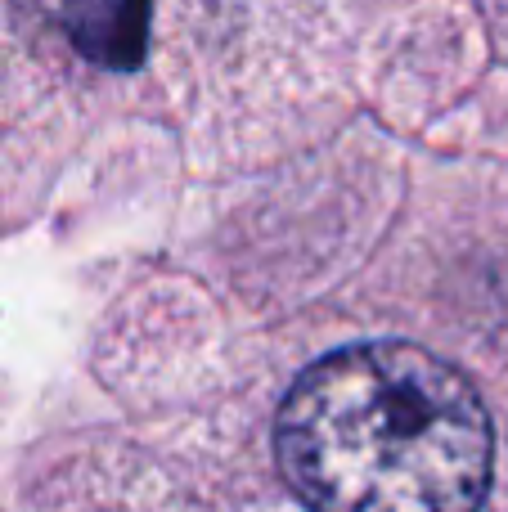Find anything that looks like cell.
<instances>
[{
	"mask_svg": "<svg viewBox=\"0 0 508 512\" xmlns=\"http://www.w3.org/2000/svg\"><path fill=\"white\" fill-rule=\"evenodd\" d=\"M275 459L311 512H477L495 432L455 364L369 342L324 355L288 387Z\"/></svg>",
	"mask_w": 508,
	"mask_h": 512,
	"instance_id": "obj_1",
	"label": "cell"
},
{
	"mask_svg": "<svg viewBox=\"0 0 508 512\" xmlns=\"http://www.w3.org/2000/svg\"><path fill=\"white\" fill-rule=\"evenodd\" d=\"M68 36L90 63L131 72L149 50V0H68Z\"/></svg>",
	"mask_w": 508,
	"mask_h": 512,
	"instance_id": "obj_2",
	"label": "cell"
}]
</instances>
